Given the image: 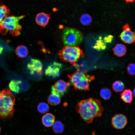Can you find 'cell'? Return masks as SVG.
Wrapping results in <instances>:
<instances>
[{"label":"cell","mask_w":135,"mask_h":135,"mask_svg":"<svg viewBox=\"0 0 135 135\" xmlns=\"http://www.w3.org/2000/svg\"><path fill=\"white\" fill-rule=\"evenodd\" d=\"M76 108L81 118L88 124L91 123L95 118L101 116L104 110L100 101L92 98L81 100Z\"/></svg>","instance_id":"6da1fadb"},{"label":"cell","mask_w":135,"mask_h":135,"mask_svg":"<svg viewBox=\"0 0 135 135\" xmlns=\"http://www.w3.org/2000/svg\"><path fill=\"white\" fill-rule=\"evenodd\" d=\"M15 100L10 90H2L0 93V118L4 119L12 116L14 112Z\"/></svg>","instance_id":"7a4b0ae2"},{"label":"cell","mask_w":135,"mask_h":135,"mask_svg":"<svg viewBox=\"0 0 135 135\" xmlns=\"http://www.w3.org/2000/svg\"><path fill=\"white\" fill-rule=\"evenodd\" d=\"M24 17V16H7L0 24V32L5 35L8 32L13 36H18L22 28L19 22Z\"/></svg>","instance_id":"3957f363"},{"label":"cell","mask_w":135,"mask_h":135,"mask_svg":"<svg viewBox=\"0 0 135 135\" xmlns=\"http://www.w3.org/2000/svg\"><path fill=\"white\" fill-rule=\"evenodd\" d=\"M72 84L76 90H89L90 83L95 78L93 75H90L78 71L68 75Z\"/></svg>","instance_id":"277c9868"},{"label":"cell","mask_w":135,"mask_h":135,"mask_svg":"<svg viewBox=\"0 0 135 135\" xmlns=\"http://www.w3.org/2000/svg\"><path fill=\"white\" fill-rule=\"evenodd\" d=\"M58 54L62 60L76 66L78 60L83 56V52L77 46H65L59 51Z\"/></svg>","instance_id":"5b68a950"},{"label":"cell","mask_w":135,"mask_h":135,"mask_svg":"<svg viewBox=\"0 0 135 135\" xmlns=\"http://www.w3.org/2000/svg\"><path fill=\"white\" fill-rule=\"evenodd\" d=\"M63 42L66 46H76L82 41L84 36L80 31L74 28L66 27L62 33Z\"/></svg>","instance_id":"8992f818"},{"label":"cell","mask_w":135,"mask_h":135,"mask_svg":"<svg viewBox=\"0 0 135 135\" xmlns=\"http://www.w3.org/2000/svg\"><path fill=\"white\" fill-rule=\"evenodd\" d=\"M70 85L69 82L62 80H58L52 86L51 92L60 97H62L67 92Z\"/></svg>","instance_id":"52a82bcc"},{"label":"cell","mask_w":135,"mask_h":135,"mask_svg":"<svg viewBox=\"0 0 135 135\" xmlns=\"http://www.w3.org/2000/svg\"><path fill=\"white\" fill-rule=\"evenodd\" d=\"M122 32L119 37L124 43L131 44L135 42V32L132 31L128 24L123 27Z\"/></svg>","instance_id":"ba28073f"},{"label":"cell","mask_w":135,"mask_h":135,"mask_svg":"<svg viewBox=\"0 0 135 135\" xmlns=\"http://www.w3.org/2000/svg\"><path fill=\"white\" fill-rule=\"evenodd\" d=\"M62 67V65L61 64L54 62L46 68L45 71V74L54 78L58 77L60 75Z\"/></svg>","instance_id":"9c48e42d"},{"label":"cell","mask_w":135,"mask_h":135,"mask_svg":"<svg viewBox=\"0 0 135 135\" xmlns=\"http://www.w3.org/2000/svg\"><path fill=\"white\" fill-rule=\"evenodd\" d=\"M27 68L30 74L33 75L35 74L38 75H41L43 72V65L41 61L39 60L32 58L28 64Z\"/></svg>","instance_id":"30bf717a"},{"label":"cell","mask_w":135,"mask_h":135,"mask_svg":"<svg viewBox=\"0 0 135 135\" xmlns=\"http://www.w3.org/2000/svg\"><path fill=\"white\" fill-rule=\"evenodd\" d=\"M128 122L127 119L124 115L117 114L112 118V124L114 128L117 129H122L126 125Z\"/></svg>","instance_id":"8fae6325"},{"label":"cell","mask_w":135,"mask_h":135,"mask_svg":"<svg viewBox=\"0 0 135 135\" xmlns=\"http://www.w3.org/2000/svg\"><path fill=\"white\" fill-rule=\"evenodd\" d=\"M50 15L44 12L38 13L36 17V23L38 25L44 28L47 25L50 19Z\"/></svg>","instance_id":"7c38bea8"},{"label":"cell","mask_w":135,"mask_h":135,"mask_svg":"<svg viewBox=\"0 0 135 135\" xmlns=\"http://www.w3.org/2000/svg\"><path fill=\"white\" fill-rule=\"evenodd\" d=\"M55 120L54 116L50 113L45 114L42 118V123L46 127H50L52 126L55 122Z\"/></svg>","instance_id":"4fadbf2b"},{"label":"cell","mask_w":135,"mask_h":135,"mask_svg":"<svg viewBox=\"0 0 135 135\" xmlns=\"http://www.w3.org/2000/svg\"><path fill=\"white\" fill-rule=\"evenodd\" d=\"M114 54L116 56L120 57L126 54V49L125 46L121 44H118L112 48Z\"/></svg>","instance_id":"5bb4252c"},{"label":"cell","mask_w":135,"mask_h":135,"mask_svg":"<svg viewBox=\"0 0 135 135\" xmlns=\"http://www.w3.org/2000/svg\"><path fill=\"white\" fill-rule=\"evenodd\" d=\"M130 89L124 90L121 94V98L124 102L131 103L132 100V93Z\"/></svg>","instance_id":"9a60e30c"},{"label":"cell","mask_w":135,"mask_h":135,"mask_svg":"<svg viewBox=\"0 0 135 135\" xmlns=\"http://www.w3.org/2000/svg\"><path fill=\"white\" fill-rule=\"evenodd\" d=\"M15 52L18 57L24 58L27 56L28 51L26 46L24 45H20L16 48Z\"/></svg>","instance_id":"2e32d148"},{"label":"cell","mask_w":135,"mask_h":135,"mask_svg":"<svg viewBox=\"0 0 135 135\" xmlns=\"http://www.w3.org/2000/svg\"><path fill=\"white\" fill-rule=\"evenodd\" d=\"M61 99L60 97L56 94H52L48 98V102L50 105L56 106L58 105L60 102Z\"/></svg>","instance_id":"e0dca14e"},{"label":"cell","mask_w":135,"mask_h":135,"mask_svg":"<svg viewBox=\"0 0 135 135\" xmlns=\"http://www.w3.org/2000/svg\"><path fill=\"white\" fill-rule=\"evenodd\" d=\"M106 44L104 41L102 37L99 36L96 40L93 48L98 51L104 50L106 48Z\"/></svg>","instance_id":"ac0fdd59"},{"label":"cell","mask_w":135,"mask_h":135,"mask_svg":"<svg viewBox=\"0 0 135 135\" xmlns=\"http://www.w3.org/2000/svg\"><path fill=\"white\" fill-rule=\"evenodd\" d=\"M52 129L55 133L58 134H61L64 131V125L60 121H56L53 125Z\"/></svg>","instance_id":"d6986e66"},{"label":"cell","mask_w":135,"mask_h":135,"mask_svg":"<svg viewBox=\"0 0 135 135\" xmlns=\"http://www.w3.org/2000/svg\"><path fill=\"white\" fill-rule=\"evenodd\" d=\"M80 20L82 25L85 26H88L90 25L92 23V18L88 14H84L80 16Z\"/></svg>","instance_id":"ffe728a7"},{"label":"cell","mask_w":135,"mask_h":135,"mask_svg":"<svg viewBox=\"0 0 135 135\" xmlns=\"http://www.w3.org/2000/svg\"><path fill=\"white\" fill-rule=\"evenodd\" d=\"M10 12V10L6 6L4 5L0 6V24L8 16Z\"/></svg>","instance_id":"44dd1931"},{"label":"cell","mask_w":135,"mask_h":135,"mask_svg":"<svg viewBox=\"0 0 135 135\" xmlns=\"http://www.w3.org/2000/svg\"><path fill=\"white\" fill-rule=\"evenodd\" d=\"M124 88V85L121 81L117 80L114 82L112 84V88L115 92H119L123 90Z\"/></svg>","instance_id":"7402d4cb"},{"label":"cell","mask_w":135,"mask_h":135,"mask_svg":"<svg viewBox=\"0 0 135 135\" xmlns=\"http://www.w3.org/2000/svg\"><path fill=\"white\" fill-rule=\"evenodd\" d=\"M21 83V82L20 80H11L9 84V87L12 91L16 93H18L20 90L19 84Z\"/></svg>","instance_id":"603a6c76"},{"label":"cell","mask_w":135,"mask_h":135,"mask_svg":"<svg viewBox=\"0 0 135 135\" xmlns=\"http://www.w3.org/2000/svg\"><path fill=\"white\" fill-rule=\"evenodd\" d=\"M112 94L110 90L107 88L102 89L100 92V96L103 99L106 100L110 99L111 97Z\"/></svg>","instance_id":"cb8c5ba5"},{"label":"cell","mask_w":135,"mask_h":135,"mask_svg":"<svg viewBox=\"0 0 135 135\" xmlns=\"http://www.w3.org/2000/svg\"><path fill=\"white\" fill-rule=\"evenodd\" d=\"M49 107L48 104L44 102L40 103L37 106V110L38 112L43 114L48 112L49 110Z\"/></svg>","instance_id":"d4e9b609"},{"label":"cell","mask_w":135,"mask_h":135,"mask_svg":"<svg viewBox=\"0 0 135 135\" xmlns=\"http://www.w3.org/2000/svg\"><path fill=\"white\" fill-rule=\"evenodd\" d=\"M135 68L134 64L131 63L129 64L127 68L128 72L131 75H134Z\"/></svg>","instance_id":"484cf974"},{"label":"cell","mask_w":135,"mask_h":135,"mask_svg":"<svg viewBox=\"0 0 135 135\" xmlns=\"http://www.w3.org/2000/svg\"><path fill=\"white\" fill-rule=\"evenodd\" d=\"M113 38V36L112 35H109L104 37L103 39L104 42L106 43H111Z\"/></svg>","instance_id":"4316f807"},{"label":"cell","mask_w":135,"mask_h":135,"mask_svg":"<svg viewBox=\"0 0 135 135\" xmlns=\"http://www.w3.org/2000/svg\"><path fill=\"white\" fill-rule=\"evenodd\" d=\"M126 3H134L135 0H124Z\"/></svg>","instance_id":"83f0119b"},{"label":"cell","mask_w":135,"mask_h":135,"mask_svg":"<svg viewBox=\"0 0 135 135\" xmlns=\"http://www.w3.org/2000/svg\"><path fill=\"white\" fill-rule=\"evenodd\" d=\"M3 50V47L0 44V54H1Z\"/></svg>","instance_id":"f1b7e54d"},{"label":"cell","mask_w":135,"mask_h":135,"mask_svg":"<svg viewBox=\"0 0 135 135\" xmlns=\"http://www.w3.org/2000/svg\"><path fill=\"white\" fill-rule=\"evenodd\" d=\"M133 93L134 94V93H135V89H134V91L133 92Z\"/></svg>","instance_id":"f546056e"},{"label":"cell","mask_w":135,"mask_h":135,"mask_svg":"<svg viewBox=\"0 0 135 135\" xmlns=\"http://www.w3.org/2000/svg\"><path fill=\"white\" fill-rule=\"evenodd\" d=\"M1 128L0 127V131H1Z\"/></svg>","instance_id":"4dcf8cb0"}]
</instances>
